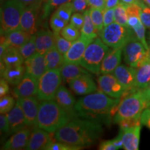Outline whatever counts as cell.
<instances>
[{
    "label": "cell",
    "mask_w": 150,
    "mask_h": 150,
    "mask_svg": "<svg viewBox=\"0 0 150 150\" xmlns=\"http://www.w3.org/2000/svg\"><path fill=\"white\" fill-rule=\"evenodd\" d=\"M102 123L86 118H77L67 122L54 133V138L59 142L85 147L95 143L103 134Z\"/></svg>",
    "instance_id": "cell-1"
},
{
    "label": "cell",
    "mask_w": 150,
    "mask_h": 150,
    "mask_svg": "<svg viewBox=\"0 0 150 150\" xmlns=\"http://www.w3.org/2000/svg\"><path fill=\"white\" fill-rule=\"evenodd\" d=\"M120 101V98H112L99 91L79 99L75 104L74 110L77 117L107 124L116 113Z\"/></svg>",
    "instance_id": "cell-2"
},
{
    "label": "cell",
    "mask_w": 150,
    "mask_h": 150,
    "mask_svg": "<svg viewBox=\"0 0 150 150\" xmlns=\"http://www.w3.org/2000/svg\"><path fill=\"white\" fill-rule=\"evenodd\" d=\"M74 118L54 99L43 100L39 104L37 126L52 134Z\"/></svg>",
    "instance_id": "cell-3"
},
{
    "label": "cell",
    "mask_w": 150,
    "mask_h": 150,
    "mask_svg": "<svg viewBox=\"0 0 150 150\" xmlns=\"http://www.w3.org/2000/svg\"><path fill=\"white\" fill-rule=\"evenodd\" d=\"M147 108V104L142 98L140 90H134L128 96L121 99L117 111L113 118L115 123L124 120L141 117L142 111Z\"/></svg>",
    "instance_id": "cell-4"
},
{
    "label": "cell",
    "mask_w": 150,
    "mask_h": 150,
    "mask_svg": "<svg viewBox=\"0 0 150 150\" xmlns=\"http://www.w3.org/2000/svg\"><path fill=\"white\" fill-rule=\"evenodd\" d=\"M26 6L20 0H7L1 8V35L20 29V21Z\"/></svg>",
    "instance_id": "cell-5"
},
{
    "label": "cell",
    "mask_w": 150,
    "mask_h": 150,
    "mask_svg": "<svg viewBox=\"0 0 150 150\" xmlns=\"http://www.w3.org/2000/svg\"><path fill=\"white\" fill-rule=\"evenodd\" d=\"M108 50L107 45L105 44L100 38H96L86 48L80 65L91 73L99 74L103 59Z\"/></svg>",
    "instance_id": "cell-6"
},
{
    "label": "cell",
    "mask_w": 150,
    "mask_h": 150,
    "mask_svg": "<svg viewBox=\"0 0 150 150\" xmlns=\"http://www.w3.org/2000/svg\"><path fill=\"white\" fill-rule=\"evenodd\" d=\"M134 31L130 27H126L114 22L104 27L99 32V38L109 47L122 48L134 35Z\"/></svg>",
    "instance_id": "cell-7"
},
{
    "label": "cell",
    "mask_w": 150,
    "mask_h": 150,
    "mask_svg": "<svg viewBox=\"0 0 150 150\" xmlns=\"http://www.w3.org/2000/svg\"><path fill=\"white\" fill-rule=\"evenodd\" d=\"M62 76L60 69L48 70L38 79L37 97L40 101L54 99L56 92L61 86Z\"/></svg>",
    "instance_id": "cell-8"
},
{
    "label": "cell",
    "mask_w": 150,
    "mask_h": 150,
    "mask_svg": "<svg viewBox=\"0 0 150 150\" xmlns=\"http://www.w3.org/2000/svg\"><path fill=\"white\" fill-rule=\"evenodd\" d=\"M150 50H147L142 43L133 36L122 47L124 60L129 66L137 68L149 58Z\"/></svg>",
    "instance_id": "cell-9"
},
{
    "label": "cell",
    "mask_w": 150,
    "mask_h": 150,
    "mask_svg": "<svg viewBox=\"0 0 150 150\" xmlns=\"http://www.w3.org/2000/svg\"><path fill=\"white\" fill-rule=\"evenodd\" d=\"M97 83L99 91L112 98H120L127 92L117 78L111 73L99 76Z\"/></svg>",
    "instance_id": "cell-10"
},
{
    "label": "cell",
    "mask_w": 150,
    "mask_h": 150,
    "mask_svg": "<svg viewBox=\"0 0 150 150\" xmlns=\"http://www.w3.org/2000/svg\"><path fill=\"white\" fill-rule=\"evenodd\" d=\"M40 6L41 3L26 6L22 13L20 29L31 35L37 33Z\"/></svg>",
    "instance_id": "cell-11"
},
{
    "label": "cell",
    "mask_w": 150,
    "mask_h": 150,
    "mask_svg": "<svg viewBox=\"0 0 150 150\" xmlns=\"http://www.w3.org/2000/svg\"><path fill=\"white\" fill-rule=\"evenodd\" d=\"M39 99L35 96L22 97L17 99L21 106L28 126L37 127V117L39 110Z\"/></svg>",
    "instance_id": "cell-12"
},
{
    "label": "cell",
    "mask_w": 150,
    "mask_h": 150,
    "mask_svg": "<svg viewBox=\"0 0 150 150\" xmlns=\"http://www.w3.org/2000/svg\"><path fill=\"white\" fill-rule=\"evenodd\" d=\"M94 40L81 34V36L76 40L73 42L70 50L64 55L65 63H73L80 64L83 55L87 47Z\"/></svg>",
    "instance_id": "cell-13"
},
{
    "label": "cell",
    "mask_w": 150,
    "mask_h": 150,
    "mask_svg": "<svg viewBox=\"0 0 150 150\" xmlns=\"http://www.w3.org/2000/svg\"><path fill=\"white\" fill-rule=\"evenodd\" d=\"M38 79L26 72L21 81L15 86L13 94L17 99L35 96L38 92Z\"/></svg>",
    "instance_id": "cell-14"
},
{
    "label": "cell",
    "mask_w": 150,
    "mask_h": 150,
    "mask_svg": "<svg viewBox=\"0 0 150 150\" xmlns=\"http://www.w3.org/2000/svg\"><path fill=\"white\" fill-rule=\"evenodd\" d=\"M50 134L51 133L48 132L38 126L33 127L31 136H30L29 142H28V145L25 149L46 150L47 147L53 142Z\"/></svg>",
    "instance_id": "cell-15"
},
{
    "label": "cell",
    "mask_w": 150,
    "mask_h": 150,
    "mask_svg": "<svg viewBox=\"0 0 150 150\" xmlns=\"http://www.w3.org/2000/svg\"><path fill=\"white\" fill-rule=\"evenodd\" d=\"M29 127L27 125L23 129L13 134V136L4 144L2 149L19 150L25 149L31 134Z\"/></svg>",
    "instance_id": "cell-16"
},
{
    "label": "cell",
    "mask_w": 150,
    "mask_h": 150,
    "mask_svg": "<svg viewBox=\"0 0 150 150\" xmlns=\"http://www.w3.org/2000/svg\"><path fill=\"white\" fill-rule=\"evenodd\" d=\"M70 89L78 95H86L97 91L96 84L91 74H83L73 79L69 83Z\"/></svg>",
    "instance_id": "cell-17"
},
{
    "label": "cell",
    "mask_w": 150,
    "mask_h": 150,
    "mask_svg": "<svg viewBox=\"0 0 150 150\" xmlns=\"http://www.w3.org/2000/svg\"><path fill=\"white\" fill-rule=\"evenodd\" d=\"M136 68L131 66L120 65L112 74L117 78L127 91L135 88Z\"/></svg>",
    "instance_id": "cell-18"
},
{
    "label": "cell",
    "mask_w": 150,
    "mask_h": 150,
    "mask_svg": "<svg viewBox=\"0 0 150 150\" xmlns=\"http://www.w3.org/2000/svg\"><path fill=\"white\" fill-rule=\"evenodd\" d=\"M24 65L26 72L39 79L47 71L46 62L44 54L36 53L24 60Z\"/></svg>",
    "instance_id": "cell-19"
},
{
    "label": "cell",
    "mask_w": 150,
    "mask_h": 150,
    "mask_svg": "<svg viewBox=\"0 0 150 150\" xmlns=\"http://www.w3.org/2000/svg\"><path fill=\"white\" fill-rule=\"evenodd\" d=\"M54 100L73 117H77L74 110L76 101L72 93L67 88L61 85L56 92Z\"/></svg>",
    "instance_id": "cell-20"
},
{
    "label": "cell",
    "mask_w": 150,
    "mask_h": 150,
    "mask_svg": "<svg viewBox=\"0 0 150 150\" xmlns=\"http://www.w3.org/2000/svg\"><path fill=\"white\" fill-rule=\"evenodd\" d=\"M122 48H117L108 50L105 55L101 65L100 74L112 73L121 63Z\"/></svg>",
    "instance_id": "cell-21"
},
{
    "label": "cell",
    "mask_w": 150,
    "mask_h": 150,
    "mask_svg": "<svg viewBox=\"0 0 150 150\" xmlns=\"http://www.w3.org/2000/svg\"><path fill=\"white\" fill-rule=\"evenodd\" d=\"M6 116L10 125L11 134L27 126L23 110L17 102L14 107L7 112Z\"/></svg>",
    "instance_id": "cell-22"
},
{
    "label": "cell",
    "mask_w": 150,
    "mask_h": 150,
    "mask_svg": "<svg viewBox=\"0 0 150 150\" xmlns=\"http://www.w3.org/2000/svg\"><path fill=\"white\" fill-rule=\"evenodd\" d=\"M55 33L49 30H41L35 33L36 52L45 54L50 49L55 45Z\"/></svg>",
    "instance_id": "cell-23"
},
{
    "label": "cell",
    "mask_w": 150,
    "mask_h": 150,
    "mask_svg": "<svg viewBox=\"0 0 150 150\" xmlns=\"http://www.w3.org/2000/svg\"><path fill=\"white\" fill-rule=\"evenodd\" d=\"M141 126L121 129L122 135L123 149L126 150H138L139 147Z\"/></svg>",
    "instance_id": "cell-24"
},
{
    "label": "cell",
    "mask_w": 150,
    "mask_h": 150,
    "mask_svg": "<svg viewBox=\"0 0 150 150\" xmlns=\"http://www.w3.org/2000/svg\"><path fill=\"white\" fill-rule=\"evenodd\" d=\"M62 79L66 83H70L74 79L83 74H91L88 71L80 64L73 63H64L60 68Z\"/></svg>",
    "instance_id": "cell-25"
},
{
    "label": "cell",
    "mask_w": 150,
    "mask_h": 150,
    "mask_svg": "<svg viewBox=\"0 0 150 150\" xmlns=\"http://www.w3.org/2000/svg\"><path fill=\"white\" fill-rule=\"evenodd\" d=\"M26 74V68L24 65L6 66L4 70L1 73V77L5 79L8 83L16 86L21 81L24 74Z\"/></svg>",
    "instance_id": "cell-26"
},
{
    "label": "cell",
    "mask_w": 150,
    "mask_h": 150,
    "mask_svg": "<svg viewBox=\"0 0 150 150\" xmlns=\"http://www.w3.org/2000/svg\"><path fill=\"white\" fill-rule=\"evenodd\" d=\"M150 83V60L136 68L135 88L141 90L145 88Z\"/></svg>",
    "instance_id": "cell-27"
},
{
    "label": "cell",
    "mask_w": 150,
    "mask_h": 150,
    "mask_svg": "<svg viewBox=\"0 0 150 150\" xmlns=\"http://www.w3.org/2000/svg\"><path fill=\"white\" fill-rule=\"evenodd\" d=\"M44 55L46 62L47 70L60 69L62 65L64 64V56L60 53L55 45Z\"/></svg>",
    "instance_id": "cell-28"
},
{
    "label": "cell",
    "mask_w": 150,
    "mask_h": 150,
    "mask_svg": "<svg viewBox=\"0 0 150 150\" xmlns=\"http://www.w3.org/2000/svg\"><path fill=\"white\" fill-rule=\"evenodd\" d=\"M5 35L6 40L9 46L19 49L21 47L24 43L27 42L31 37V35L25 32L21 29L14 30L7 33L6 35Z\"/></svg>",
    "instance_id": "cell-29"
},
{
    "label": "cell",
    "mask_w": 150,
    "mask_h": 150,
    "mask_svg": "<svg viewBox=\"0 0 150 150\" xmlns=\"http://www.w3.org/2000/svg\"><path fill=\"white\" fill-rule=\"evenodd\" d=\"M1 62L6 66H13L24 64V59L20 52V49L9 46L1 58Z\"/></svg>",
    "instance_id": "cell-30"
},
{
    "label": "cell",
    "mask_w": 150,
    "mask_h": 150,
    "mask_svg": "<svg viewBox=\"0 0 150 150\" xmlns=\"http://www.w3.org/2000/svg\"><path fill=\"white\" fill-rule=\"evenodd\" d=\"M84 16V23L82 29L81 30V35H85V36L92 38H97V33L99 32L95 29V25H94L93 20H92L91 15H90V10L86 9L83 11Z\"/></svg>",
    "instance_id": "cell-31"
},
{
    "label": "cell",
    "mask_w": 150,
    "mask_h": 150,
    "mask_svg": "<svg viewBox=\"0 0 150 150\" xmlns=\"http://www.w3.org/2000/svg\"><path fill=\"white\" fill-rule=\"evenodd\" d=\"M127 5L120 2L114 8L115 22L121 24L124 27H129L128 26V14L127 11Z\"/></svg>",
    "instance_id": "cell-32"
},
{
    "label": "cell",
    "mask_w": 150,
    "mask_h": 150,
    "mask_svg": "<svg viewBox=\"0 0 150 150\" xmlns=\"http://www.w3.org/2000/svg\"><path fill=\"white\" fill-rule=\"evenodd\" d=\"M20 52L24 60L31 57L36 53V45H35V34L32 35L27 42L24 43L20 48Z\"/></svg>",
    "instance_id": "cell-33"
},
{
    "label": "cell",
    "mask_w": 150,
    "mask_h": 150,
    "mask_svg": "<svg viewBox=\"0 0 150 150\" xmlns=\"http://www.w3.org/2000/svg\"><path fill=\"white\" fill-rule=\"evenodd\" d=\"M90 10V15H91V19L95 25V29L99 32L103 28L104 26V11L102 9L91 8Z\"/></svg>",
    "instance_id": "cell-34"
},
{
    "label": "cell",
    "mask_w": 150,
    "mask_h": 150,
    "mask_svg": "<svg viewBox=\"0 0 150 150\" xmlns=\"http://www.w3.org/2000/svg\"><path fill=\"white\" fill-rule=\"evenodd\" d=\"M73 13H74V8H73L72 3V1H70L58 7L54 13L69 23Z\"/></svg>",
    "instance_id": "cell-35"
},
{
    "label": "cell",
    "mask_w": 150,
    "mask_h": 150,
    "mask_svg": "<svg viewBox=\"0 0 150 150\" xmlns=\"http://www.w3.org/2000/svg\"><path fill=\"white\" fill-rule=\"evenodd\" d=\"M61 34L63 38H65L67 40L71 41V42H74L81 36V33H80V30L77 28L74 27L72 24H67L61 30Z\"/></svg>",
    "instance_id": "cell-36"
},
{
    "label": "cell",
    "mask_w": 150,
    "mask_h": 150,
    "mask_svg": "<svg viewBox=\"0 0 150 150\" xmlns=\"http://www.w3.org/2000/svg\"><path fill=\"white\" fill-rule=\"evenodd\" d=\"M55 46L59 50L60 53H61L63 56L67 53V51L70 50V48L72 46L73 42L67 40L65 38H63L62 35L59 33H55Z\"/></svg>",
    "instance_id": "cell-37"
},
{
    "label": "cell",
    "mask_w": 150,
    "mask_h": 150,
    "mask_svg": "<svg viewBox=\"0 0 150 150\" xmlns=\"http://www.w3.org/2000/svg\"><path fill=\"white\" fill-rule=\"evenodd\" d=\"M16 102L13 97L11 95H6L0 98V112L6 114L14 107Z\"/></svg>",
    "instance_id": "cell-38"
},
{
    "label": "cell",
    "mask_w": 150,
    "mask_h": 150,
    "mask_svg": "<svg viewBox=\"0 0 150 150\" xmlns=\"http://www.w3.org/2000/svg\"><path fill=\"white\" fill-rule=\"evenodd\" d=\"M50 27L52 31L56 33H59L61 32L62 29L64 28L65 26L68 24V22H67L65 20L60 18L58 16L54 13L52 15L51 18L50 20Z\"/></svg>",
    "instance_id": "cell-39"
},
{
    "label": "cell",
    "mask_w": 150,
    "mask_h": 150,
    "mask_svg": "<svg viewBox=\"0 0 150 150\" xmlns=\"http://www.w3.org/2000/svg\"><path fill=\"white\" fill-rule=\"evenodd\" d=\"M145 29L146 27H145L142 22L140 21L134 28H133L132 30L134 31V32L136 35L137 38L139 40L140 42L142 43L145 47L147 49V50H149L150 48L148 47L147 42L146 41L145 38Z\"/></svg>",
    "instance_id": "cell-40"
},
{
    "label": "cell",
    "mask_w": 150,
    "mask_h": 150,
    "mask_svg": "<svg viewBox=\"0 0 150 150\" xmlns=\"http://www.w3.org/2000/svg\"><path fill=\"white\" fill-rule=\"evenodd\" d=\"M82 147H83L70 145L56 140V142H52L47 147L46 150H79L82 149Z\"/></svg>",
    "instance_id": "cell-41"
},
{
    "label": "cell",
    "mask_w": 150,
    "mask_h": 150,
    "mask_svg": "<svg viewBox=\"0 0 150 150\" xmlns=\"http://www.w3.org/2000/svg\"><path fill=\"white\" fill-rule=\"evenodd\" d=\"M72 0H47L46 4L44 6L43 11V17L45 18L51 13L54 8L59 7L60 6L64 4L65 3L70 2Z\"/></svg>",
    "instance_id": "cell-42"
},
{
    "label": "cell",
    "mask_w": 150,
    "mask_h": 150,
    "mask_svg": "<svg viewBox=\"0 0 150 150\" xmlns=\"http://www.w3.org/2000/svg\"><path fill=\"white\" fill-rule=\"evenodd\" d=\"M140 20L145 25L146 29L150 30V7L146 6L145 4L140 6Z\"/></svg>",
    "instance_id": "cell-43"
},
{
    "label": "cell",
    "mask_w": 150,
    "mask_h": 150,
    "mask_svg": "<svg viewBox=\"0 0 150 150\" xmlns=\"http://www.w3.org/2000/svg\"><path fill=\"white\" fill-rule=\"evenodd\" d=\"M84 23V16L83 13L81 14L79 12H74L71 16L70 24L77 28L78 29L81 30Z\"/></svg>",
    "instance_id": "cell-44"
},
{
    "label": "cell",
    "mask_w": 150,
    "mask_h": 150,
    "mask_svg": "<svg viewBox=\"0 0 150 150\" xmlns=\"http://www.w3.org/2000/svg\"><path fill=\"white\" fill-rule=\"evenodd\" d=\"M120 127L121 129L131 128V127H134L137 126H141V121H140V117H135L131 118V119L124 120L119 122Z\"/></svg>",
    "instance_id": "cell-45"
},
{
    "label": "cell",
    "mask_w": 150,
    "mask_h": 150,
    "mask_svg": "<svg viewBox=\"0 0 150 150\" xmlns=\"http://www.w3.org/2000/svg\"><path fill=\"white\" fill-rule=\"evenodd\" d=\"M0 129H1V133L4 135L11 134L10 125L6 114L1 113L0 115Z\"/></svg>",
    "instance_id": "cell-46"
},
{
    "label": "cell",
    "mask_w": 150,
    "mask_h": 150,
    "mask_svg": "<svg viewBox=\"0 0 150 150\" xmlns=\"http://www.w3.org/2000/svg\"><path fill=\"white\" fill-rule=\"evenodd\" d=\"M115 22L114 8H108L104 10V26L109 25Z\"/></svg>",
    "instance_id": "cell-47"
},
{
    "label": "cell",
    "mask_w": 150,
    "mask_h": 150,
    "mask_svg": "<svg viewBox=\"0 0 150 150\" xmlns=\"http://www.w3.org/2000/svg\"><path fill=\"white\" fill-rule=\"evenodd\" d=\"M72 3L74 8V12H82L85 11L88 6V0H72Z\"/></svg>",
    "instance_id": "cell-48"
},
{
    "label": "cell",
    "mask_w": 150,
    "mask_h": 150,
    "mask_svg": "<svg viewBox=\"0 0 150 150\" xmlns=\"http://www.w3.org/2000/svg\"><path fill=\"white\" fill-rule=\"evenodd\" d=\"M141 125H145L150 129V108L147 107L143 110L140 117Z\"/></svg>",
    "instance_id": "cell-49"
},
{
    "label": "cell",
    "mask_w": 150,
    "mask_h": 150,
    "mask_svg": "<svg viewBox=\"0 0 150 150\" xmlns=\"http://www.w3.org/2000/svg\"><path fill=\"white\" fill-rule=\"evenodd\" d=\"M88 3L91 8L102 9L103 11L106 8V0H88Z\"/></svg>",
    "instance_id": "cell-50"
},
{
    "label": "cell",
    "mask_w": 150,
    "mask_h": 150,
    "mask_svg": "<svg viewBox=\"0 0 150 150\" xmlns=\"http://www.w3.org/2000/svg\"><path fill=\"white\" fill-rule=\"evenodd\" d=\"M99 149L100 150H117L118 149L112 143V140H104L100 143L99 146Z\"/></svg>",
    "instance_id": "cell-51"
},
{
    "label": "cell",
    "mask_w": 150,
    "mask_h": 150,
    "mask_svg": "<svg viewBox=\"0 0 150 150\" xmlns=\"http://www.w3.org/2000/svg\"><path fill=\"white\" fill-rule=\"evenodd\" d=\"M9 92L8 82L5 79L1 77L0 81V97L7 95Z\"/></svg>",
    "instance_id": "cell-52"
},
{
    "label": "cell",
    "mask_w": 150,
    "mask_h": 150,
    "mask_svg": "<svg viewBox=\"0 0 150 150\" xmlns=\"http://www.w3.org/2000/svg\"><path fill=\"white\" fill-rule=\"evenodd\" d=\"M142 98L147 104V108L150 106V83L145 88L140 90Z\"/></svg>",
    "instance_id": "cell-53"
},
{
    "label": "cell",
    "mask_w": 150,
    "mask_h": 150,
    "mask_svg": "<svg viewBox=\"0 0 150 150\" xmlns=\"http://www.w3.org/2000/svg\"><path fill=\"white\" fill-rule=\"evenodd\" d=\"M112 143L115 145L116 147L118 149H121V148H123V142H122V132L120 131V134L118 136L116 137L114 139H112Z\"/></svg>",
    "instance_id": "cell-54"
},
{
    "label": "cell",
    "mask_w": 150,
    "mask_h": 150,
    "mask_svg": "<svg viewBox=\"0 0 150 150\" xmlns=\"http://www.w3.org/2000/svg\"><path fill=\"white\" fill-rule=\"evenodd\" d=\"M120 3V0H106V8L105 9L115 8Z\"/></svg>",
    "instance_id": "cell-55"
},
{
    "label": "cell",
    "mask_w": 150,
    "mask_h": 150,
    "mask_svg": "<svg viewBox=\"0 0 150 150\" xmlns=\"http://www.w3.org/2000/svg\"><path fill=\"white\" fill-rule=\"evenodd\" d=\"M25 6L34 4H39L42 3V0H20Z\"/></svg>",
    "instance_id": "cell-56"
},
{
    "label": "cell",
    "mask_w": 150,
    "mask_h": 150,
    "mask_svg": "<svg viewBox=\"0 0 150 150\" xmlns=\"http://www.w3.org/2000/svg\"><path fill=\"white\" fill-rule=\"evenodd\" d=\"M121 1L125 4H136V0H121Z\"/></svg>",
    "instance_id": "cell-57"
},
{
    "label": "cell",
    "mask_w": 150,
    "mask_h": 150,
    "mask_svg": "<svg viewBox=\"0 0 150 150\" xmlns=\"http://www.w3.org/2000/svg\"><path fill=\"white\" fill-rule=\"evenodd\" d=\"M142 1H143L148 6L150 7V0H142Z\"/></svg>",
    "instance_id": "cell-58"
},
{
    "label": "cell",
    "mask_w": 150,
    "mask_h": 150,
    "mask_svg": "<svg viewBox=\"0 0 150 150\" xmlns=\"http://www.w3.org/2000/svg\"><path fill=\"white\" fill-rule=\"evenodd\" d=\"M149 60H150V52H149Z\"/></svg>",
    "instance_id": "cell-59"
},
{
    "label": "cell",
    "mask_w": 150,
    "mask_h": 150,
    "mask_svg": "<svg viewBox=\"0 0 150 150\" xmlns=\"http://www.w3.org/2000/svg\"><path fill=\"white\" fill-rule=\"evenodd\" d=\"M1 1H3V0H1Z\"/></svg>",
    "instance_id": "cell-60"
},
{
    "label": "cell",
    "mask_w": 150,
    "mask_h": 150,
    "mask_svg": "<svg viewBox=\"0 0 150 150\" xmlns=\"http://www.w3.org/2000/svg\"><path fill=\"white\" fill-rule=\"evenodd\" d=\"M45 1H47V0H45Z\"/></svg>",
    "instance_id": "cell-61"
},
{
    "label": "cell",
    "mask_w": 150,
    "mask_h": 150,
    "mask_svg": "<svg viewBox=\"0 0 150 150\" xmlns=\"http://www.w3.org/2000/svg\"><path fill=\"white\" fill-rule=\"evenodd\" d=\"M149 108H150V106H149Z\"/></svg>",
    "instance_id": "cell-62"
},
{
    "label": "cell",
    "mask_w": 150,
    "mask_h": 150,
    "mask_svg": "<svg viewBox=\"0 0 150 150\" xmlns=\"http://www.w3.org/2000/svg\"><path fill=\"white\" fill-rule=\"evenodd\" d=\"M149 48H150V47H149Z\"/></svg>",
    "instance_id": "cell-63"
}]
</instances>
